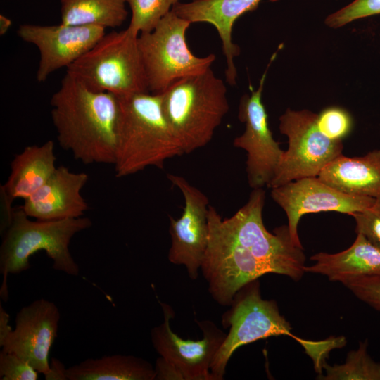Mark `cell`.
I'll return each mask as SVG.
<instances>
[{
  "label": "cell",
  "instance_id": "cell-12",
  "mask_svg": "<svg viewBox=\"0 0 380 380\" xmlns=\"http://www.w3.org/2000/svg\"><path fill=\"white\" fill-rule=\"evenodd\" d=\"M267 72V69L260 79L258 88L256 90L251 88V94L241 98L238 117L245 124V131L233 141L234 147L247 153V177L253 189L269 186L284 153L272 136L262 101Z\"/></svg>",
  "mask_w": 380,
  "mask_h": 380
},
{
  "label": "cell",
  "instance_id": "cell-25",
  "mask_svg": "<svg viewBox=\"0 0 380 380\" xmlns=\"http://www.w3.org/2000/svg\"><path fill=\"white\" fill-rule=\"evenodd\" d=\"M180 0H126L131 10L127 27L136 35L152 31Z\"/></svg>",
  "mask_w": 380,
  "mask_h": 380
},
{
  "label": "cell",
  "instance_id": "cell-23",
  "mask_svg": "<svg viewBox=\"0 0 380 380\" xmlns=\"http://www.w3.org/2000/svg\"><path fill=\"white\" fill-rule=\"evenodd\" d=\"M61 23L116 28L126 20V0H60Z\"/></svg>",
  "mask_w": 380,
  "mask_h": 380
},
{
  "label": "cell",
  "instance_id": "cell-8",
  "mask_svg": "<svg viewBox=\"0 0 380 380\" xmlns=\"http://www.w3.org/2000/svg\"><path fill=\"white\" fill-rule=\"evenodd\" d=\"M265 199L262 188L253 189L247 203L232 217L222 218V224L272 273L298 281L305 272L303 248L293 243L288 226L277 228L274 234L266 229L262 220Z\"/></svg>",
  "mask_w": 380,
  "mask_h": 380
},
{
  "label": "cell",
  "instance_id": "cell-19",
  "mask_svg": "<svg viewBox=\"0 0 380 380\" xmlns=\"http://www.w3.org/2000/svg\"><path fill=\"white\" fill-rule=\"evenodd\" d=\"M318 177L348 195L380 197V149L362 156L341 154L327 165Z\"/></svg>",
  "mask_w": 380,
  "mask_h": 380
},
{
  "label": "cell",
  "instance_id": "cell-5",
  "mask_svg": "<svg viewBox=\"0 0 380 380\" xmlns=\"http://www.w3.org/2000/svg\"><path fill=\"white\" fill-rule=\"evenodd\" d=\"M138 37L127 28L105 34L66 73L90 89L119 97L148 92Z\"/></svg>",
  "mask_w": 380,
  "mask_h": 380
},
{
  "label": "cell",
  "instance_id": "cell-27",
  "mask_svg": "<svg viewBox=\"0 0 380 380\" xmlns=\"http://www.w3.org/2000/svg\"><path fill=\"white\" fill-rule=\"evenodd\" d=\"M380 14V0H354L325 19V24L338 28L354 20Z\"/></svg>",
  "mask_w": 380,
  "mask_h": 380
},
{
  "label": "cell",
  "instance_id": "cell-30",
  "mask_svg": "<svg viewBox=\"0 0 380 380\" xmlns=\"http://www.w3.org/2000/svg\"><path fill=\"white\" fill-rule=\"evenodd\" d=\"M38 374L27 362L17 355L1 350V380H37Z\"/></svg>",
  "mask_w": 380,
  "mask_h": 380
},
{
  "label": "cell",
  "instance_id": "cell-15",
  "mask_svg": "<svg viewBox=\"0 0 380 380\" xmlns=\"http://www.w3.org/2000/svg\"><path fill=\"white\" fill-rule=\"evenodd\" d=\"M18 37L34 45L39 51L36 74L38 82H44L54 71L66 68L93 47L106 34V28L94 25H42L23 24Z\"/></svg>",
  "mask_w": 380,
  "mask_h": 380
},
{
  "label": "cell",
  "instance_id": "cell-17",
  "mask_svg": "<svg viewBox=\"0 0 380 380\" xmlns=\"http://www.w3.org/2000/svg\"><path fill=\"white\" fill-rule=\"evenodd\" d=\"M88 180L85 172H73L59 166L37 191L24 200L21 208L37 220L82 217L89 208L81 194Z\"/></svg>",
  "mask_w": 380,
  "mask_h": 380
},
{
  "label": "cell",
  "instance_id": "cell-6",
  "mask_svg": "<svg viewBox=\"0 0 380 380\" xmlns=\"http://www.w3.org/2000/svg\"><path fill=\"white\" fill-rule=\"evenodd\" d=\"M191 24L171 10L152 31L139 34L138 45L151 93L160 94L177 80L211 68L214 54L198 57L187 46L186 32Z\"/></svg>",
  "mask_w": 380,
  "mask_h": 380
},
{
  "label": "cell",
  "instance_id": "cell-18",
  "mask_svg": "<svg viewBox=\"0 0 380 380\" xmlns=\"http://www.w3.org/2000/svg\"><path fill=\"white\" fill-rule=\"evenodd\" d=\"M260 1L192 0L189 3L178 2L172 8L177 15L191 23H208L215 27L222 41L227 61L226 82L230 85L236 83L234 58L240 53L239 46L232 39L233 25L241 15L256 8Z\"/></svg>",
  "mask_w": 380,
  "mask_h": 380
},
{
  "label": "cell",
  "instance_id": "cell-3",
  "mask_svg": "<svg viewBox=\"0 0 380 380\" xmlns=\"http://www.w3.org/2000/svg\"><path fill=\"white\" fill-rule=\"evenodd\" d=\"M21 208L14 209L11 224L4 233L0 247V272L3 275L0 296L8 298L7 277L30 267L29 259L39 251H44L53 261L52 267L71 276H78L80 268L69 250L72 238L92 225L88 217L57 220L29 219Z\"/></svg>",
  "mask_w": 380,
  "mask_h": 380
},
{
  "label": "cell",
  "instance_id": "cell-24",
  "mask_svg": "<svg viewBox=\"0 0 380 380\" xmlns=\"http://www.w3.org/2000/svg\"><path fill=\"white\" fill-rule=\"evenodd\" d=\"M367 340L359 343L355 350L348 353L342 365H329L324 362L326 374L319 379L325 380H380V363L373 360L367 353Z\"/></svg>",
  "mask_w": 380,
  "mask_h": 380
},
{
  "label": "cell",
  "instance_id": "cell-26",
  "mask_svg": "<svg viewBox=\"0 0 380 380\" xmlns=\"http://www.w3.org/2000/svg\"><path fill=\"white\" fill-rule=\"evenodd\" d=\"M317 125L319 131L333 141H343L353 127L350 115L339 107H329L317 114Z\"/></svg>",
  "mask_w": 380,
  "mask_h": 380
},
{
  "label": "cell",
  "instance_id": "cell-16",
  "mask_svg": "<svg viewBox=\"0 0 380 380\" xmlns=\"http://www.w3.org/2000/svg\"><path fill=\"white\" fill-rule=\"evenodd\" d=\"M60 318L54 303L44 298L34 300L17 313L15 327L2 350L17 355L46 379L51 372L49 356L57 337Z\"/></svg>",
  "mask_w": 380,
  "mask_h": 380
},
{
  "label": "cell",
  "instance_id": "cell-10",
  "mask_svg": "<svg viewBox=\"0 0 380 380\" xmlns=\"http://www.w3.org/2000/svg\"><path fill=\"white\" fill-rule=\"evenodd\" d=\"M208 218V242L201 270L213 298L221 305H231L242 287L272 272L228 233L213 206Z\"/></svg>",
  "mask_w": 380,
  "mask_h": 380
},
{
  "label": "cell",
  "instance_id": "cell-32",
  "mask_svg": "<svg viewBox=\"0 0 380 380\" xmlns=\"http://www.w3.org/2000/svg\"><path fill=\"white\" fill-rule=\"evenodd\" d=\"M52 365H51V372L46 379H66L65 369L64 366L58 360L53 359Z\"/></svg>",
  "mask_w": 380,
  "mask_h": 380
},
{
  "label": "cell",
  "instance_id": "cell-11",
  "mask_svg": "<svg viewBox=\"0 0 380 380\" xmlns=\"http://www.w3.org/2000/svg\"><path fill=\"white\" fill-rule=\"evenodd\" d=\"M317 114L287 108L279 117V129L288 137L277 172L268 187L274 188L307 177H318L331 161L342 154L343 141H333L318 129Z\"/></svg>",
  "mask_w": 380,
  "mask_h": 380
},
{
  "label": "cell",
  "instance_id": "cell-9",
  "mask_svg": "<svg viewBox=\"0 0 380 380\" xmlns=\"http://www.w3.org/2000/svg\"><path fill=\"white\" fill-rule=\"evenodd\" d=\"M164 321L151 331V342L160 357L156 380H215L212 362L227 334L210 320L196 321L203 331L199 340L183 339L171 329L175 314L172 308L160 302Z\"/></svg>",
  "mask_w": 380,
  "mask_h": 380
},
{
  "label": "cell",
  "instance_id": "cell-4",
  "mask_svg": "<svg viewBox=\"0 0 380 380\" xmlns=\"http://www.w3.org/2000/svg\"><path fill=\"white\" fill-rule=\"evenodd\" d=\"M164 115L184 153L206 146L229 111L227 88L211 68L160 93Z\"/></svg>",
  "mask_w": 380,
  "mask_h": 380
},
{
  "label": "cell",
  "instance_id": "cell-20",
  "mask_svg": "<svg viewBox=\"0 0 380 380\" xmlns=\"http://www.w3.org/2000/svg\"><path fill=\"white\" fill-rule=\"evenodd\" d=\"M54 143L28 146L17 154L11 164V174L1 186V197L9 203L16 198L26 199L37 191L56 169Z\"/></svg>",
  "mask_w": 380,
  "mask_h": 380
},
{
  "label": "cell",
  "instance_id": "cell-1",
  "mask_svg": "<svg viewBox=\"0 0 380 380\" xmlns=\"http://www.w3.org/2000/svg\"><path fill=\"white\" fill-rule=\"evenodd\" d=\"M51 115L60 146L84 164H114L118 97L89 89L66 73L52 96Z\"/></svg>",
  "mask_w": 380,
  "mask_h": 380
},
{
  "label": "cell",
  "instance_id": "cell-2",
  "mask_svg": "<svg viewBox=\"0 0 380 380\" xmlns=\"http://www.w3.org/2000/svg\"><path fill=\"white\" fill-rule=\"evenodd\" d=\"M119 115L114 162L117 177L147 167L163 168L165 160L184 154L163 110L160 94L118 96Z\"/></svg>",
  "mask_w": 380,
  "mask_h": 380
},
{
  "label": "cell",
  "instance_id": "cell-13",
  "mask_svg": "<svg viewBox=\"0 0 380 380\" xmlns=\"http://www.w3.org/2000/svg\"><path fill=\"white\" fill-rule=\"evenodd\" d=\"M271 196L285 212L293 243L303 248L298 233L301 217L308 213L335 211L352 215L369 208L375 198L346 194L318 177H307L272 188Z\"/></svg>",
  "mask_w": 380,
  "mask_h": 380
},
{
  "label": "cell",
  "instance_id": "cell-33",
  "mask_svg": "<svg viewBox=\"0 0 380 380\" xmlns=\"http://www.w3.org/2000/svg\"><path fill=\"white\" fill-rule=\"evenodd\" d=\"M11 20L6 16L0 15V34L4 35L11 26Z\"/></svg>",
  "mask_w": 380,
  "mask_h": 380
},
{
  "label": "cell",
  "instance_id": "cell-21",
  "mask_svg": "<svg viewBox=\"0 0 380 380\" xmlns=\"http://www.w3.org/2000/svg\"><path fill=\"white\" fill-rule=\"evenodd\" d=\"M310 260L315 263L305 267V272L319 274L331 281L360 276H380V248L357 234L353 244L336 253L320 252Z\"/></svg>",
  "mask_w": 380,
  "mask_h": 380
},
{
  "label": "cell",
  "instance_id": "cell-31",
  "mask_svg": "<svg viewBox=\"0 0 380 380\" xmlns=\"http://www.w3.org/2000/svg\"><path fill=\"white\" fill-rule=\"evenodd\" d=\"M10 315L0 305V346L2 347L13 329L9 325Z\"/></svg>",
  "mask_w": 380,
  "mask_h": 380
},
{
  "label": "cell",
  "instance_id": "cell-29",
  "mask_svg": "<svg viewBox=\"0 0 380 380\" xmlns=\"http://www.w3.org/2000/svg\"><path fill=\"white\" fill-rule=\"evenodd\" d=\"M356 224L355 232L380 248V197L368 208L351 215Z\"/></svg>",
  "mask_w": 380,
  "mask_h": 380
},
{
  "label": "cell",
  "instance_id": "cell-28",
  "mask_svg": "<svg viewBox=\"0 0 380 380\" xmlns=\"http://www.w3.org/2000/svg\"><path fill=\"white\" fill-rule=\"evenodd\" d=\"M342 283L360 300L380 311V276H360L346 279Z\"/></svg>",
  "mask_w": 380,
  "mask_h": 380
},
{
  "label": "cell",
  "instance_id": "cell-14",
  "mask_svg": "<svg viewBox=\"0 0 380 380\" xmlns=\"http://www.w3.org/2000/svg\"><path fill=\"white\" fill-rule=\"evenodd\" d=\"M167 177L180 190L184 199L181 217H170L171 246L168 260L174 265H184L189 278L195 280L208 242V198L184 177L173 174H167Z\"/></svg>",
  "mask_w": 380,
  "mask_h": 380
},
{
  "label": "cell",
  "instance_id": "cell-22",
  "mask_svg": "<svg viewBox=\"0 0 380 380\" xmlns=\"http://www.w3.org/2000/svg\"><path fill=\"white\" fill-rule=\"evenodd\" d=\"M68 380H155L153 365L131 355L88 358L65 369Z\"/></svg>",
  "mask_w": 380,
  "mask_h": 380
},
{
  "label": "cell",
  "instance_id": "cell-7",
  "mask_svg": "<svg viewBox=\"0 0 380 380\" xmlns=\"http://www.w3.org/2000/svg\"><path fill=\"white\" fill-rule=\"evenodd\" d=\"M222 323L224 328L229 327V331L210 367L215 380L224 379L232 355L244 345L281 335L293 338L305 349L311 343L291 333V327L279 313L275 300L262 298L258 279L248 283L236 293L231 308L222 315Z\"/></svg>",
  "mask_w": 380,
  "mask_h": 380
}]
</instances>
